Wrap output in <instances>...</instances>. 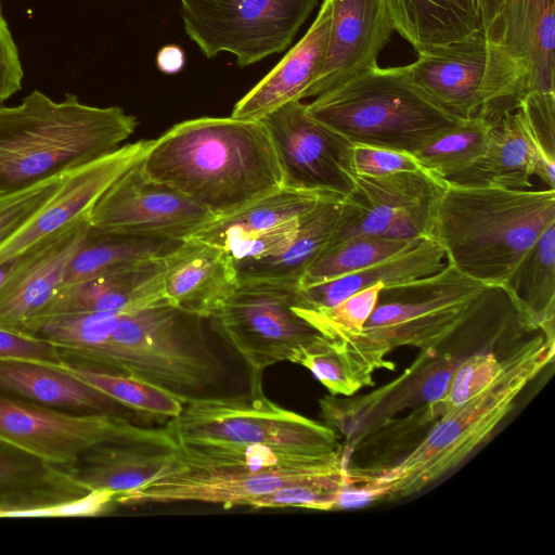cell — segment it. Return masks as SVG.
<instances>
[{
    "instance_id": "6da1fadb",
    "label": "cell",
    "mask_w": 555,
    "mask_h": 555,
    "mask_svg": "<svg viewBox=\"0 0 555 555\" xmlns=\"http://www.w3.org/2000/svg\"><path fill=\"white\" fill-rule=\"evenodd\" d=\"M212 216L229 215L283 186L261 120L201 117L179 122L151 143L139 163Z\"/></svg>"
},
{
    "instance_id": "7a4b0ae2",
    "label": "cell",
    "mask_w": 555,
    "mask_h": 555,
    "mask_svg": "<svg viewBox=\"0 0 555 555\" xmlns=\"http://www.w3.org/2000/svg\"><path fill=\"white\" fill-rule=\"evenodd\" d=\"M138 125L119 106L89 105L74 93L60 101L33 90L0 105V196L106 155Z\"/></svg>"
},
{
    "instance_id": "3957f363",
    "label": "cell",
    "mask_w": 555,
    "mask_h": 555,
    "mask_svg": "<svg viewBox=\"0 0 555 555\" xmlns=\"http://www.w3.org/2000/svg\"><path fill=\"white\" fill-rule=\"evenodd\" d=\"M554 358V336L537 331L521 343L516 361L487 391L444 413L423 440L395 462L345 467L346 486L370 502L412 496L460 465L512 411L515 399Z\"/></svg>"
},
{
    "instance_id": "277c9868",
    "label": "cell",
    "mask_w": 555,
    "mask_h": 555,
    "mask_svg": "<svg viewBox=\"0 0 555 555\" xmlns=\"http://www.w3.org/2000/svg\"><path fill=\"white\" fill-rule=\"evenodd\" d=\"M446 181V180H444ZM555 224V189L514 190L446 181L430 237L447 262L485 285H503Z\"/></svg>"
},
{
    "instance_id": "5b68a950",
    "label": "cell",
    "mask_w": 555,
    "mask_h": 555,
    "mask_svg": "<svg viewBox=\"0 0 555 555\" xmlns=\"http://www.w3.org/2000/svg\"><path fill=\"white\" fill-rule=\"evenodd\" d=\"M201 320L169 304L118 313L101 354L89 367L134 376L183 404L212 396L225 372Z\"/></svg>"
},
{
    "instance_id": "8992f818",
    "label": "cell",
    "mask_w": 555,
    "mask_h": 555,
    "mask_svg": "<svg viewBox=\"0 0 555 555\" xmlns=\"http://www.w3.org/2000/svg\"><path fill=\"white\" fill-rule=\"evenodd\" d=\"M308 113L351 144L415 153L462 119L447 112L405 76L377 64L306 104Z\"/></svg>"
},
{
    "instance_id": "52a82bcc",
    "label": "cell",
    "mask_w": 555,
    "mask_h": 555,
    "mask_svg": "<svg viewBox=\"0 0 555 555\" xmlns=\"http://www.w3.org/2000/svg\"><path fill=\"white\" fill-rule=\"evenodd\" d=\"M486 286L446 262L436 273L383 287L362 331L338 341L375 371L393 370L386 357L396 348H441Z\"/></svg>"
},
{
    "instance_id": "ba28073f",
    "label": "cell",
    "mask_w": 555,
    "mask_h": 555,
    "mask_svg": "<svg viewBox=\"0 0 555 555\" xmlns=\"http://www.w3.org/2000/svg\"><path fill=\"white\" fill-rule=\"evenodd\" d=\"M416 53L415 62L401 66L408 79L461 119L496 125L528 93L525 66L482 29Z\"/></svg>"
},
{
    "instance_id": "9c48e42d",
    "label": "cell",
    "mask_w": 555,
    "mask_h": 555,
    "mask_svg": "<svg viewBox=\"0 0 555 555\" xmlns=\"http://www.w3.org/2000/svg\"><path fill=\"white\" fill-rule=\"evenodd\" d=\"M166 428L178 447H267L292 455H322L344 448L326 424L249 392L192 400Z\"/></svg>"
},
{
    "instance_id": "30bf717a",
    "label": "cell",
    "mask_w": 555,
    "mask_h": 555,
    "mask_svg": "<svg viewBox=\"0 0 555 555\" xmlns=\"http://www.w3.org/2000/svg\"><path fill=\"white\" fill-rule=\"evenodd\" d=\"M208 320L216 334L242 360L249 393L264 395L263 373L292 361L294 354L323 335L299 312L298 283L244 280Z\"/></svg>"
},
{
    "instance_id": "8fae6325",
    "label": "cell",
    "mask_w": 555,
    "mask_h": 555,
    "mask_svg": "<svg viewBox=\"0 0 555 555\" xmlns=\"http://www.w3.org/2000/svg\"><path fill=\"white\" fill-rule=\"evenodd\" d=\"M318 0H180L184 31L207 59L230 52L240 67L284 51Z\"/></svg>"
},
{
    "instance_id": "7c38bea8",
    "label": "cell",
    "mask_w": 555,
    "mask_h": 555,
    "mask_svg": "<svg viewBox=\"0 0 555 555\" xmlns=\"http://www.w3.org/2000/svg\"><path fill=\"white\" fill-rule=\"evenodd\" d=\"M134 441L178 448L167 428L137 425L109 413H75L0 395V442L60 467L90 448Z\"/></svg>"
},
{
    "instance_id": "4fadbf2b",
    "label": "cell",
    "mask_w": 555,
    "mask_h": 555,
    "mask_svg": "<svg viewBox=\"0 0 555 555\" xmlns=\"http://www.w3.org/2000/svg\"><path fill=\"white\" fill-rule=\"evenodd\" d=\"M344 448L322 455L280 466L248 465L184 466L140 489L116 495L121 505L149 503L202 502L223 508L247 506L251 499L275 489L343 472Z\"/></svg>"
},
{
    "instance_id": "5bb4252c",
    "label": "cell",
    "mask_w": 555,
    "mask_h": 555,
    "mask_svg": "<svg viewBox=\"0 0 555 555\" xmlns=\"http://www.w3.org/2000/svg\"><path fill=\"white\" fill-rule=\"evenodd\" d=\"M444 186L443 179L426 169L356 176L327 244L361 234L411 241L430 237Z\"/></svg>"
},
{
    "instance_id": "9a60e30c",
    "label": "cell",
    "mask_w": 555,
    "mask_h": 555,
    "mask_svg": "<svg viewBox=\"0 0 555 555\" xmlns=\"http://www.w3.org/2000/svg\"><path fill=\"white\" fill-rule=\"evenodd\" d=\"M273 144L283 186L345 198L354 188L352 144L292 101L260 119Z\"/></svg>"
},
{
    "instance_id": "2e32d148",
    "label": "cell",
    "mask_w": 555,
    "mask_h": 555,
    "mask_svg": "<svg viewBox=\"0 0 555 555\" xmlns=\"http://www.w3.org/2000/svg\"><path fill=\"white\" fill-rule=\"evenodd\" d=\"M216 217L179 191L145 177L139 163L102 194L89 214L93 229L184 241Z\"/></svg>"
},
{
    "instance_id": "e0dca14e",
    "label": "cell",
    "mask_w": 555,
    "mask_h": 555,
    "mask_svg": "<svg viewBox=\"0 0 555 555\" xmlns=\"http://www.w3.org/2000/svg\"><path fill=\"white\" fill-rule=\"evenodd\" d=\"M463 359L442 352V348L422 350L399 377L372 392L356 398H336L333 395L322 398V417L327 426L353 446L404 410L439 400Z\"/></svg>"
},
{
    "instance_id": "ac0fdd59",
    "label": "cell",
    "mask_w": 555,
    "mask_h": 555,
    "mask_svg": "<svg viewBox=\"0 0 555 555\" xmlns=\"http://www.w3.org/2000/svg\"><path fill=\"white\" fill-rule=\"evenodd\" d=\"M109 502L64 468L0 442V518L96 516Z\"/></svg>"
},
{
    "instance_id": "d6986e66",
    "label": "cell",
    "mask_w": 555,
    "mask_h": 555,
    "mask_svg": "<svg viewBox=\"0 0 555 555\" xmlns=\"http://www.w3.org/2000/svg\"><path fill=\"white\" fill-rule=\"evenodd\" d=\"M151 140L127 143L70 169L54 195L10 238L0 245V263L90 212L102 194L124 172L143 158Z\"/></svg>"
},
{
    "instance_id": "ffe728a7",
    "label": "cell",
    "mask_w": 555,
    "mask_h": 555,
    "mask_svg": "<svg viewBox=\"0 0 555 555\" xmlns=\"http://www.w3.org/2000/svg\"><path fill=\"white\" fill-rule=\"evenodd\" d=\"M89 214L17 257L0 288V327L28 334L64 283L68 263L90 228Z\"/></svg>"
},
{
    "instance_id": "44dd1931",
    "label": "cell",
    "mask_w": 555,
    "mask_h": 555,
    "mask_svg": "<svg viewBox=\"0 0 555 555\" xmlns=\"http://www.w3.org/2000/svg\"><path fill=\"white\" fill-rule=\"evenodd\" d=\"M326 52L305 92L315 98L377 64L393 29L387 0H331Z\"/></svg>"
},
{
    "instance_id": "7402d4cb",
    "label": "cell",
    "mask_w": 555,
    "mask_h": 555,
    "mask_svg": "<svg viewBox=\"0 0 555 555\" xmlns=\"http://www.w3.org/2000/svg\"><path fill=\"white\" fill-rule=\"evenodd\" d=\"M232 256L216 245L190 237L165 257L163 292L167 301L208 319L238 286Z\"/></svg>"
},
{
    "instance_id": "603a6c76",
    "label": "cell",
    "mask_w": 555,
    "mask_h": 555,
    "mask_svg": "<svg viewBox=\"0 0 555 555\" xmlns=\"http://www.w3.org/2000/svg\"><path fill=\"white\" fill-rule=\"evenodd\" d=\"M183 466L184 460L178 448L112 441L90 448L74 464L62 468L89 491L108 490L119 495L173 474Z\"/></svg>"
},
{
    "instance_id": "cb8c5ba5",
    "label": "cell",
    "mask_w": 555,
    "mask_h": 555,
    "mask_svg": "<svg viewBox=\"0 0 555 555\" xmlns=\"http://www.w3.org/2000/svg\"><path fill=\"white\" fill-rule=\"evenodd\" d=\"M164 267L165 258H162L113 274L63 283L30 327L37 321L53 315L122 313L167 305L169 302L163 292Z\"/></svg>"
},
{
    "instance_id": "d4e9b609",
    "label": "cell",
    "mask_w": 555,
    "mask_h": 555,
    "mask_svg": "<svg viewBox=\"0 0 555 555\" xmlns=\"http://www.w3.org/2000/svg\"><path fill=\"white\" fill-rule=\"evenodd\" d=\"M331 0H323L304 37L233 107L231 117L260 120L292 101L304 100L323 62L331 24Z\"/></svg>"
},
{
    "instance_id": "484cf974",
    "label": "cell",
    "mask_w": 555,
    "mask_h": 555,
    "mask_svg": "<svg viewBox=\"0 0 555 555\" xmlns=\"http://www.w3.org/2000/svg\"><path fill=\"white\" fill-rule=\"evenodd\" d=\"M555 0H502L489 38L526 68L528 92L555 93Z\"/></svg>"
},
{
    "instance_id": "4316f807",
    "label": "cell",
    "mask_w": 555,
    "mask_h": 555,
    "mask_svg": "<svg viewBox=\"0 0 555 555\" xmlns=\"http://www.w3.org/2000/svg\"><path fill=\"white\" fill-rule=\"evenodd\" d=\"M59 365L0 359V395L75 413L121 415L126 408Z\"/></svg>"
},
{
    "instance_id": "83f0119b",
    "label": "cell",
    "mask_w": 555,
    "mask_h": 555,
    "mask_svg": "<svg viewBox=\"0 0 555 555\" xmlns=\"http://www.w3.org/2000/svg\"><path fill=\"white\" fill-rule=\"evenodd\" d=\"M442 247L426 237L379 262L358 271L301 287L302 308L313 311L332 308L365 287L382 283L385 286L409 282L441 270L446 264Z\"/></svg>"
},
{
    "instance_id": "f1b7e54d",
    "label": "cell",
    "mask_w": 555,
    "mask_h": 555,
    "mask_svg": "<svg viewBox=\"0 0 555 555\" xmlns=\"http://www.w3.org/2000/svg\"><path fill=\"white\" fill-rule=\"evenodd\" d=\"M328 196L333 195L282 186L229 215L212 219L191 237L223 248L231 255L247 241L300 218Z\"/></svg>"
},
{
    "instance_id": "f546056e",
    "label": "cell",
    "mask_w": 555,
    "mask_h": 555,
    "mask_svg": "<svg viewBox=\"0 0 555 555\" xmlns=\"http://www.w3.org/2000/svg\"><path fill=\"white\" fill-rule=\"evenodd\" d=\"M534 165L533 147L516 109L506 113L493 127L481 157L446 181L527 190L532 186Z\"/></svg>"
},
{
    "instance_id": "4dcf8cb0",
    "label": "cell",
    "mask_w": 555,
    "mask_h": 555,
    "mask_svg": "<svg viewBox=\"0 0 555 555\" xmlns=\"http://www.w3.org/2000/svg\"><path fill=\"white\" fill-rule=\"evenodd\" d=\"M393 29L416 52L482 29L478 0H387Z\"/></svg>"
},
{
    "instance_id": "1f68e13d",
    "label": "cell",
    "mask_w": 555,
    "mask_h": 555,
    "mask_svg": "<svg viewBox=\"0 0 555 555\" xmlns=\"http://www.w3.org/2000/svg\"><path fill=\"white\" fill-rule=\"evenodd\" d=\"M343 199H320L300 220L295 237L281 250L250 261L236 262L238 281L274 280L298 283L330 242L339 221Z\"/></svg>"
},
{
    "instance_id": "d6a6232c",
    "label": "cell",
    "mask_w": 555,
    "mask_h": 555,
    "mask_svg": "<svg viewBox=\"0 0 555 555\" xmlns=\"http://www.w3.org/2000/svg\"><path fill=\"white\" fill-rule=\"evenodd\" d=\"M182 242L100 231L90 225L68 263L64 283L91 280L165 258Z\"/></svg>"
},
{
    "instance_id": "836d02e7",
    "label": "cell",
    "mask_w": 555,
    "mask_h": 555,
    "mask_svg": "<svg viewBox=\"0 0 555 555\" xmlns=\"http://www.w3.org/2000/svg\"><path fill=\"white\" fill-rule=\"evenodd\" d=\"M503 286L540 328L554 336L555 224L528 249Z\"/></svg>"
},
{
    "instance_id": "e575fe53",
    "label": "cell",
    "mask_w": 555,
    "mask_h": 555,
    "mask_svg": "<svg viewBox=\"0 0 555 555\" xmlns=\"http://www.w3.org/2000/svg\"><path fill=\"white\" fill-rule=\"evenodd\" d=\"M420 241L361 234L330 243L310 263L299 285L305 287L358 271L397 255Z\"/></svg>"
},
{
    "instance_id": "d590c367",
    "label": "cell",
    "mask_w": 555,
    "mask_h": 555,
    "mask_svg": "<svg viewBox=\"0 0 555 555\" xmlns=\"http://www.w3.org/2000/svg\"><path fill=\"white\" fill-rule=\"evenodd\" d=\"M59 366L126 409L170 420L178 416L183 409V403L175 396L134 376L64 360Z\"/></svg>"
},
{
    "instance_id": "8d00e7d4",
    "label": "cell",
    "mask_w": 555,
    "mask_h": 555,
    "mask_svg": "<svg viewBox=\"0 0 555 555\" xmlns=\"http://www.w3.org/2000/svg\"><path fill=\"white\" fill-rule=\"evenodd\" d=\"M291 362L309 370L333 396L349 397L374 384L372 366L340 341L325 336L298 350Z\"/></svg>"
},
{
    "instance_id": "74e56055",
    "label": "cell",
    "mask_w": 555,
    "mask_h": 555,
    "mask_svg": "<svg viewBox=\"0 0 555 555\" xmlns=\"http://www.w3.org/2000/svg\"><path fill=\"white\" fill-rule=\"evenodd\" d=\"M494 126L483 119H462L413 154L423 169L448 180L481 157Z\"/></svg>"
},
{
    "instance_id": "f35d334b",
    "label": "cell",
    "mask_w": 555,
    "mask_h": 555,
    "mask_svg": "<svg viewBox=\"0 0 555 555\" xmlns=\"http://www.w3.org/2000/svg\"><path fill=\"white\" fill-rule=\"evenodd\" d=\"M534 152V176L555 189V93L530 91L517 107Z\"/></svg>"
},
{
    "instance_id": "ab89813d",
    "label": "cell",
    "mask_w": 555,
    "mask_h": 555,
    "mask_svg": "<svg viewBox=\"0 0 555 555\" xmlns=\"http://www.w3.org/2000/svg\"><path fill=\"white\" fill-rule=\"evenodd\" d=\"M520 345L502 360L491 352L464 358L454 370L444 395L438 400L443 412L466 404L493 386L516 361Z\"/></svg>"
},
{
    "instance_id": "60d3db41",
    "label": "cell",
    "mask_w": 555,
    "mask_h": 555,
    "mask_svg": "<svg viewBox=\"0 0 555 555\" xmlns=\"http://www.w3.org/2000/svg\"><path fill=\"white\" fill-rule=\"evenodd\" d=\"M383 287L382 283L365 287L328 309L313 311L300 305L298 310L323 336L341 340L362 331Z\"/></svg>"
},
{
    "instance_id": "b9f144b4",
    "label": "cell",
    "mask_w": 555,
    "mask_h": 555,
    "mask_svg": "<svg viewBox=\"0 0 555 555\" xmlns=\"http://www.w3.org/2000/svg\"><path fill=\"white\" fill-rule=\"evenodd\" d=\"M346 487L345 469L311 480L286 485L251 499L247 506L302 507L317 511L335 509L339 494Z\"/></svg>"
},
{
    "instance_id": "7bdbcfd3",
    "label": "cell",
    "mask_w": 555,
    "mask_h": 555,
    "mask_svg": "<svg viewBox=\"0 0 555 555\" xmlns=\"http://www.w3.org/2000/svg\"><path fill=\"white\" fill-rule=\"evenodd\" d=\"M68 171L0 196V245L20 230L54 195Z\"/></svg>"
},
{
    "instance_id": "ee69618b",
    "label": "cell",
    "mask_w": 555,
    "mask_h": 555,
    "mask_svg": "<svg viewBox=\"0 0 555 555\" xmlns=\"http://www.w3.org/2000/svg\"><path fill=\"white\" fill-rule=\"evenodd\" d=\"M352 164L357 176L370 177L423 169L413 153L366 144H352Z\"/></svg>"
},
{
    "instance_id": "f6af8a7d",
    "label": "cell",
    "mask_w": 555,
    "mask_h": 555,
    "mask_svg": "<svg viewBox=\"0 0 555 555\" xmlns=\"http://www.w3.org/2000/svg\"><path fill=\"white\" fill-rule=\"evenodd\" d=\"M0 359L29 360L51 365L63 362L61 350L52 343L4 327H0Z\"/></svg>"
},
{
    "instance_id": "bcb514c9",
    "label": "cell",
    "mask_w": 555,
    "mask_h": 555,
    "mask_svg": "<svg viewBox=\"0 0 555 555\" xmlns=\"http://www.w3.org/2000/svg\"><path fill=\"white\" fill-rule=\"evenodd\" d=\"M23 77L17 46L0 13V105L22 89Z\"/></svg>"
},
{
    "instance_id": "7dc6e473",
    "label": "cell",
    "mask_w": 555,
    "mask_h": 555,
    "mask_svg": "<svg viewBox=\"0 0 555 555\" xmlns=\"http://www.w3.org/2000/svg\"><path fill=\"white\" fill-rule=\"evenodd\" d=\"M158 69L167 75L181 72L185 65V53L177 44H167L159 49L156 55Z\"/></svg>"
},
{
    "instance_id": "c3c4849f",
    "label": "cell",
    "mask_w": 555,
    "mask_h": 555,
    "mask_svg": "<svg viewBox=\"0 0 555 555\" xmlns=\"http://www.w3.org/2000/svg\"><path fill=\"white\" fill-rule=\"evenodd\" d=\"M502 0H478L481 17L482 30L487 36H491L498 20Z\"/></svg>"
},
{
    "instance_id": "681fc988",
    "label": "cell",
    "mask_w": 555,
    "mask_h": 555,
    "mask_svg": "<svg viewBox=\"0 0 555 555\" xmlns=\"http://www.w3.org/2000/svg\"><path fill=\"white\" fill-rule=\"evenodd\" d=\"M17 261V257L0 263V288L12 273Z\"/></svg>"
},
{
    "instance_id": "f907efd6",
    "label": "cell",
    "mask_w": 555,
    "mask_h": 555,
    "mask_svg": "<svg viewBox=\"0 0 555 555\" xmlns=\"http://www.w3.org/2000/svg\"><path fill=\"white\" fill-rule=\"evenodd\" d=\"M0 13H2V3H1V0H0Z\"/></svg>"
}]
</instances>
